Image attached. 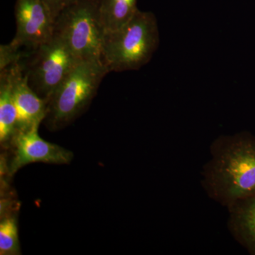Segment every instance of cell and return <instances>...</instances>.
<instances>
[{
	"label": "cell",
	"instance_id": "cell-1",
	"mask_svg": "<svg viewBox=\"0 0 255 255\" xmlns=\"http://www.w3.org/2000/svg\"><path fill=\"white\" fill-rule=\"evenodd\" d=\"M201 185L223 207L255 193V135L248 131L223 134L210 145Z\"/></svg>",
	"mask_w": 255,
	"mask_h": 255
},
{
	"label": "cell",
	"instance_id": "cell-2",
	"mask_svg": "<svg viewBox=\"0 0 255 255\" xmlns=\"http://www.w3.org/2000/svg\"><path fill=\"white\" fill-rule=\"evenodd\" d=\"M159 44V28L155 14L138 9L123 26L105 32L102 62L110 72L139 70L150 61Z\"/></svg>",
	"mask_w": 255,
	"mask_h": 255
},
{
	"label": "cell",
	"instance_id": "cell-3",
	"mask_svg": "<svg viewBox=\"0 0 255 255\" xmlns=\"http://www.w3.org/2000/svg\"><path fill=\"white\" fill-rule=\"evenodd\" d=\"M110 73L100 60L79 63L50 97L45 122L51 130L67 127L86 110Z\"/></svg>",
	"mask_w": 255,
	"mask_h": 255
},
{
	"label": "cell",
	"instance_id": "cell-4",
	"mask_svg": "<svg viewBox=\"0 0 255 255\" xmlns=\"http://www.w3.org/2000/svg\"><path fill=\"white\" fill-rule=\"evenodd\" d=\"M101 0H75L55 20L54 33L81 61L102 60L105 30Z\"/></svg>",
	"mask_w": 255,
	"mask_h": 255
},
{
	"label": "cell",
	"instance_id": "cell-5",
	"mask_svg": "<svg viewBox=\"0 0 255 255\" xmlns=\"http://www.w3.org/2000/svg\"><path fill=\"white\" fill-rule=\"evenodd\" d=\"M80 62L66 43L54 33L25 60L28 85L38 97L48 102Z\"/></svg>",
	"mask_w": 255,
	"mask_h": 255
},
{
	"label": "cell",
	"instance_id": "cell-6",
	"mask_svg": "<svg viewBox=\"0 0 255 255\" xmlns=\"http://www.w3.org/2000/svg\"><path fill=\"white\" fill-rule=\"evenodd\" d=\"M14 15L16 32L12 41L20 46L34 50L54 35V18L41 0H16Z\"/></svg>",
	"mask_w": 255,
	"mask_h": 255
},
{
	"label": "cell",
	"instance_id": "cell-7",
	"mask_svg": "<svg viewBox=\"0 0 255 255\" xmlns=\"http://www.w3.org/2000/svg\"><path fill=\"white\" fill-rule=\"evenodd\" d=\"M38 128L39 126H37L16 134L11 147L14 153L8 165L9 175H14L28 164H68L73 160L72 151L42 138L38 133Z\"/></svg>",
	"mask_w": 255,
	"mask_h": 255
},
{
	"label": "cell",
	"instance_id": "cell-8",
	"mask_svg": "<svg viewBox=\"0 0 255 255\" xmlns=\"http://www.w3.org/2000/svg\"><path fill=\"white\" fill-rule=\"evenodd\" d=\"M9 68L12 75L13 95L17 114V134L40 126L46 119L48 102L38 97L28 85L23 60Z\"/></svg>",
	"mask_w": 255,
	"mask_h": 255
},
{
	"label": "cell",
	"instance_id": "cell-9",
	"mask_svg": "<svg viewBox=\"0 0 255 255\" xmlns=\"http://www.w3.org/2000/svg\"><path fill=\"white\" fill-rule=\"evenodd\" d=\"M227 227L231 236L251 255H255V193L227 208Z\"/></svg>",
	"mask_w": 255,
	"mask_h": 255
},
{
	"label": "cell",
	"instance_id": "cell-10",
	"mask_svg": "<svg viewBox=\"0 0 255 255\" xmlns=\"http://www.w3.org/2000/svg\"><path fill=\"white\" fill-rule=\"evenodd\" d=\"M16 114L11 69L0 71V142L9 148L16 135Z\"/></svg>",
	"mask_w": 255,
	"mask_h": 255
},
{
	"label": "cell",
	"instance_id": "cell-11",
	"mask_svg": "<svg viewBox=\"0 0 255 255\" xmlns=\"http://www.w3.org/2000/svg\"><path fill=\"white\" fill-rule=\"evenodd\" d=\"M137 10V0H101V16L105 32L123 26Z\"/></svg>",
	"mask_w": 255,
	"mask_h": 255
},
{
	"label": "cell",
	"instance_id": "cell-12",
	"mask_svg": "<svg viewBox=\"0 0 255 255\" xmlns=\"http://www.w3.org/2000/svg\"><path fill=\"white\" fill-rule=\"evenodd\" d=\"M21 254L17 219L14 215L6 216L0 223V255Z\"/></svg>",
	"mask_w": 255,
	"mask_h": 255
},
{
	"label": "cell",
	"instance_id": "cell-13",
	"mask_svg": "<svg viewBox=\"0 0 255 255\" xmlns=\"http://www.w3.org/2000/svg\"><path fill=\"white\" fill-rule=\"evenodd\" d=\"M33 50L25 49L11 41L8 44L0 46V71L11 65L21 63L29 56Z\"/></svg>",
	"mask_w": 255,
	"mask_h": 255
},
{
	"label": "cell",
	"instance_id": "cell-14",
	"mask_svg": "<svg viewBox=\"0 0 255 255\" xmlns=\"http://www.w3.org/2000/svg\"><path fill=\"white\" fill-rule=\"evenodd\" d=\"M51 13L53 17L55 18L64 9L69 6L75 0H41Z\"/></svg>",
	"mask_w": 255,
	"mask_h": 255
}]
</instances>
